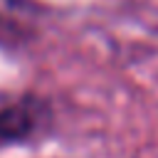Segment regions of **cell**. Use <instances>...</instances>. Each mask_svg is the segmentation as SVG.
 I'll use <instances>...</instances> for the list:
<instances>
[{"mask_svg": "<svg viewBox=\"0 0 158 158\" xmlns=\"http://www.w3.org/2000/svg\"><path fill=\"white\" fill-rule=\"evenodd\" d=\"M37 126V111L30 104H12L0 109V146L30 136Z\"/></svg>", "mask_w": 158, "mask_h": 158, "instance_id": "obj_1", "label": "cell"}]
</instances>
